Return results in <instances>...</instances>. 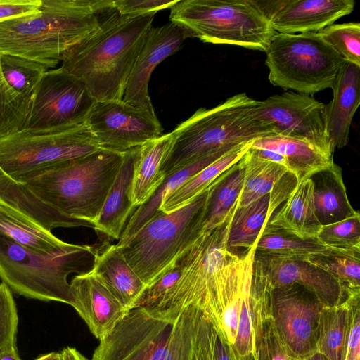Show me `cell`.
I'll return each instance as SVG.
<instances>
[{
    "label": "cell",
    "instance_id": "6da1fadb",
    "mask_svg": "<svg viewBox=\"0 0 360 360\" xmlns=\"http://www.w3.org/2000/svg\"><path fill=\"white\" fill-rule=\"evenodd\" d=\"M115 11L112 0H41L35 13L0 22V53L53 68Z\"/></svg>",
    "mask_w": 360,
    "mask_h": 360
},
{
    "label": "cell",
    "instance_id": "7a4b0ae2",
    "mask_svg": "<svg viewBox=\"0 0 360 360\" xmlns=\"http://www.w3.org/2000/svg\"><path fill=\"white\" fill-rule=\"evenodd\" d=\"M156 12L106 18L70 47L60 68L80 79L96 100H122L127 79Z\"/></svg>",
    "mask_w": 360,
    "mask_h": 360
},
{
    "label": "cell",
    "instance_id": "3957f363",
    "mask_svg": "<svg viewBox=\"0 0 360 360\" xmlns=\"http://www.w3.org/2000/svg\"><path fill=\"white\" fill-rule=\"evenodd\" d=\"M202 311L195 306L130 310L91 360H194Z\"/></svg>",
    "mask_w": 360,
    "mask_h": 360
},
{
    "label": "cell",
    "instance_id": "277c9868",
    "mask_svg": "<svg viewBox=\"0 0 360 360\" xmlns=\"http://www.w3.org/2000/svg\"><path fill=\"white\" fill-rule=\"evenodd\" d=\"M259 101L246 93L236 94L212 108L198 109L178 125L163 165L165 176L223 148L275 135L258 116Z\"/></svg>",
    "mask_w": 360,
    "mask_h": 360
},
{
    "label": "cell",
    "instance_id": "5b68a950",
    "mask_svg": "<svg viewBox=\"0 0 360 360\" xmlns=\"http://www.w3.org/2000/svg\"><path fill=\"white\" fill-rule=\"evenodd\" d=\"M123 154L101 149L56 165L23 184L59 212L94 224L117 175Z\"/></svg>",
    "mask_w": 360,
    "mask_h": 360
},
{
    "label": "cell",
    "instance_id": "8992f818",
    "mask_svg": "<svg viewBox=\"0 0 360 360\" xmlns=\"http://www.w3.org/2000/svg\"><path fill=\"white\" fill-rule=\"evenodd\" d=\"M97 252L92 246L75 244L65 251L45 255L19 245L0 231V278L19 295L71 305L68 277L92 270Z\"/></svg>",
    "mask_w": 360,
    "mask_h": 360
},
{
    "label": "cell",
    "instance_id": "52a82bcc",
    "mask_svg": "<svg viewBox=\"0 0 360 360\" xmlns=\"http://www.w3.org/2000/svg\"><path fill=\"white\" fill-rule=\"evenodd\" d=\"M208 190L176 210H160L125 242L117 244L146 287L201 235Z\"/></svg>",
    "mask_w": 360,
    "mask_h": 360
},
{
    "label": "cell",
    "instance_id": "ba28073f",
    "mask_svg": "<svg viewBox=\"0 0 360 360\" xmlns=\"http://www.w3.org/2000/svg\"><path fill=\"white\" fill-rule=\"evenodd\" d=\"M169 20L207 43L266 52L277 33L250 0H177Z\"/></svg>",
    "mask_w": 360,
    "mask_h": 360
},
{
    "label": "cell",
    "instance_id": "9c48e42d",
    "mask_svg": "<svg viewBox=\"0 0 360 360\" xmlns=\"http://www.w3.org/2000/svg\"><path fill=\"white\" fill-rule=\"evenodd\" d=\"M265 53L274 86L310 96L332 89L345 62L319 32L276 33Z\"/></svg>",
    "mask_w": 360,
    "mask_h": 360
},
{
    "label": "cell",
    "instance_id": "30bf717a",
    "mask_svg": "<svg viewBox=\"0 0 360 360\" xmlns=\"http://www.w3.org/2000/svg\"><path fill=\"white\" fill-rule=\"evenodd\" d=\"M101 149L86 124L59 131H20L0 137V167L25 184L56 165Z\"/></svg>",
    "mask_w": 360,
    "mask_h": 360
},
{
    "label": "cell",
    "instance_id": "8fae6325",
    "mask_svg": "<svg viewBox=\"0 0 360 360\" xmlns=\"http://www.w3.org/2000/svg\"><path fill=\"white\" fill-rule=\"evenodd\" d=\"M231 218L212 231L201 234L179 255L176 259L181 276L158 308L193 305L205 317L211 314L217 300L219 271L231 252L226 248Z\"/></svg>",
    "mask_w": 360,
    "mask_h": 360
},
{
    "label": "cell",
    "instance_id": "7c38bea8",
    "mask_svg": "<svg viewBox=\"0 0 360 360\" xmlns=\"http://www.w3.org/2000/svg\"><path fill=\"white\" fill-rule=\"evenodd\" d=\"M95 102L77 77L60 68L47 71L34 92L21 131L46 132L84 125Z\"/></svg>",
    "mask_w": 360,
    "mask_h": 360
},
{
    "label": "cell",
    "instance_id": "4fadbf2b",
    "mask_svg": "<svg viewBox=\"0 0 360 360\" xmlns=\"http://www.w3.org/2000/svg\"><path fill=\"white\" fill-rule=\"evenodd\" d=\"M271 285L255 255L252 269L237 286L221 316L220 334L233 360H253L257 336L271 316Z\"/></svg>",
    "mask_w": 360,
    "mask_h": 360
},
{
    "label": "cell",
    "instance_id": "5bb4252c",
    "mask_svg": "<svg viewBox=\"0 0 360 360\" xmlns=\"http://www.w3.org/2000/svg\"><path fill=\"white\" fill-rule=\"evenodd\" d=\"M86 125L102 148L119 153L139 147L163 131L155 112L122 100L96 101Z\"/></svg>",
    "mask_w": 360,
    "mask_h": 360
},
{
    "label": "cell",
    "instance_id": "9a60e30c",
    "mask_svg": "<svg viewBox=\"0 0 360 360\" xmlns=\"http://www.w3.org/2000/svg\"><path fill=\"white\" fill-rule=\"evenodd\" d=\"M325 306L302 285L272 288L271 317L292 358L300 359L317 352L319 321Z\"/></svg>",
    "mask_w": 360,
    "mask_h": 360
},
{
    "label": "cell",
    "instance_id": "2e32d148",
    "mask_svg": "<svg viewBox=\"0 0 360 360\" xmlns=\"http://www.w3.org/2000/svg\"><path fill=\"white\" fill-rule=\"evenodd\" d=\"M325 104L312 96L288 91L259 101V119L275 135L307 139L333 155L325 121Z\"/></svg>",
    "mask_w": 360,
    "mask_h": 360
},
{
    "label": "cell",
    "instance_id": "e0dca14e",
    "mask_svg": "<svg viewBox=\"0 0 360 360\" xmlns=\"http://www.w3.org/2000/svg\"><path fill=\"white\" fill-rule=\"evenodd\" d=\"M193 37L186 28L169 22L148 31L127 82L122 101L153 112L148 83L155 67L176 52L186 38Z\"/></svg>",
    "mask_w": 360,
    "mask_h": 360
},
{
    "label": "cell",
    "instance_id": "ac0fdd59",
    "mask_svg": "<svg viewBox=\"0 0 360 360\" xmlns=\"http://www.w3.org/2000/svg\"><path fill=\"white\" fill-rule=\"evenodd\" d=\"M70 285L71 306L99 340L108 335L129 311L93 270L75 276Z\"/></svg>",
    "mask_w": 360,
    "mask_h": 360
},
{
    "label": "cell",
    "instance_id": "d6986e66",
    "mask_svg": "<svg viewBox=\"0 0 360 360\" xmlns=\"http://www.w3.org/2000/svg\"><path fill=\"white\" fill-rule=\"evenodd\" d=\"M255 255L262 262L272 288L302 285L328 307L340 305L354 297L331 274L307 260Z\"/></svg>",
    "mask_w": 360,
    "mask_h": 360
},
{
    "label": "cell",
    "instance_id": "ffe728a7",
    "mask_svg": "<svg viewBox=\"0 0 360 360\" xmlns=\"http://www.w3.org/2000/svg\"><path fill=\"white\" fill-rule=\"evenodd\" d=\"M297 184L296 177L288 172L271 193L245 206H236L229 222L226 248L248 250L255 247L271 217Z\"/></svg>",
    "mask_w": 360,
    "mask_h": 360
},
{
    "label": "cell",
    "instance_id": "44dd1931",
    "mask_svg": "<svg viewBox=\"0 0 360 360\" xmlns=\"http://www.w3.org/2000/svg\"><path fill=\"white\" fill-rule=\"evenodd\" d=\"M353 0H288L270 21L277 33L319 32L350 14Z\"/></svg>",
    "mask_w": 360,
    "mask_h": 360
},
{
    "label": "cell",
    "instance_id": "7402d4cb",
    "mask_svg": "<svg viewBox=\"0 0 360 360\" xmlns=\"http://www.w3.org/2000/svg\"><path fill=\"white\" fill-rule=\"evenodd\" d=\"M333 96L325 105V121L333 149L345 147L353 116L360 103V67L345 62L332 87Z\"/></svg>",
    "mask_w": 360,
    "mask_h": 360
},
{
    "label": "cell",
    "instance_id": "603a6c76",
    "mask_svg": "<svg viewBox=\"0 0 360 360\" xmlns=\"http://www.w3.org/2000/svg\"><path fill=\"white\" fill-rule=\"evenodd\" d=\"M0 202L22 214L45 229L86 226L87 221L65 215L39 199L27 186L8 176L0 167Z\"/></svg>",
    "mask_w": 360,
    "mask_h": 360
},
{
    "label": "cell",
    "instance_id": "cb8c5ba5",
    "mask_svg": "<svg viewBox=\"0 0 360 360\" xmlns=\"http://www.w3.org/2000/svg\"><path fill=\"white\" fill-rule=\"evenodd\" d=\"M137 148L125 151L117 175L94 222V229L114 239H120L131 211L134 161Z\"/></svg>",
    "mask_w": 360,
    "mask_h": 360
},
{
    "label": "cell",
    "instance_id": "d4e9b609",
    "mask_svg": "<svg viewBox=\"0 0 360 360\" xmlns=\"http://www.w3.org/2000/svg\"><path fill=\"white\" fill-rule=\"evenodd\" d=\"M251 146L273 150L283 155L289 172L296 177L297 183L334 164L333 155L304 139L272 135L255 140Z\"/></svg>",
    "mask_w": 360,
    "mask_h": 360
},
{
    "label": "cell",
    "instance_id": "484cf974",
    "mask_svg": "<svg viewBox=\"0 0 360 360\" xmlns=\"http://www.w3.org/2000/svg\"><path fill=\"white\" fill-rule=\"evenodd\" d=\"M267 225L300 238H316L322 225L316 215L311 178L296 184Z\"/></svg>",
    "mask_w": 360,
    "mask_h": 360
},
{
    "label": "cell",
    "instance_id": "4316f807",
    "mask_svg": "<svg viewBox=\"0 0 360 360\" xmlns=\"http://www.w3.org/2000/svg\"><path fill=\"white\" fill-rule=\"evenodd\" d=\"M92 270L128 311L136 307L146 285L117 244L97 252Z\"/></svg>",
    "mask_w": 360,
    "mask_h": 360
},
{
    "label": "cell",
    "instance_id": "83f0119b",
    "mask_svg": "<svg viewBox=\"0 0 360 360\" xmlns=\"http://www.w3.org/2000/svg\"><path fill=\"white\" fill-rule=\"evenodd\" d=\"M173 139L170 132L137 148L132 184V201L135 207L146 202L165 179L162 167Z\"/></svg>",
    "mask_w": 360,
    "mask_h": 360
},
{
    "label": "cell",
    "instance_id": "f1b7e54d",
    "mask_svg": "<svg viewBox=\"0 0 360 360\" xmlns=\"http://www.w3.org/2000/svg\"><path fill=\"white\" fill-rule=\"evenodd\" d=\"M244 173V165L240 160L210 184L202 215L201 234L212 231L231 217L241 193Z\"/></svg>",
    "mask_w": 360,
    "mask_h": 360
},
{
    "label": "cell",
    "instance_id": "f546056e",
    "mask_svg": "<svg viewBox=\"0 0 360 360\" xmlns=\"http://www.w3.org/2000/svg\"><path fill=\"white\" fill-rule=\"evenodd\" d=\"M316 215L322 226L347 219L357 212L347 198L342 169L335 163L311 177Z\"/></svg>",
    "mask_w": 360,
    "mask_h": 360
},
{
    "label": "cell",
    "instance_id": "4dcf8cb0",
    "mask_svg": "<svg viewBox=\"0 0 360 360\" xmlns=\"http://www.w3.org/2000/svg\"><path fill=\"white\" fill-rule=\"evenodd\" d=\"M0 231L19 245L45 255L63 252L75 245L1 202Z\"/></svg>",
    "mask_w": 360,
    "mask_h": 360
},
{
    "label": "cell",
    "instance_id": "1f68e13d",
    "mask_svg": "<svg viewBox=\"0 0 360 360\" xmlns=\"http://www.w3.org/2000/svg\"><path fill=\"white\" fill-rule=\"evenodd\" d=\"M252 142L235 146L214 162L202 169L162 200L160 210L170 212L191 201L205 191L221 174L238 162Z\"/></svg>",
    "mask_w": 360,
    "mask_h": 360
},
{
    "label": "cell",
    "instance_id": "d6a6232c",
    "mask_svg": "<svg viewBox=\"0 0 360 360\" xmlns=\"http://www.w3.org/2000/svg\"><path fill=\"white\" fill-rule=\"evenodd\" d=\"M360 296L349 298L344 303L325 306L319 321L316 347L326 360H344L351 305Z\"/></svg>",
    "mask_w": 360,
    "mask_h": 360
},
{
    "label": "cell",
    "instance_id": "836d02e7",
    "mask_svg": "<svg viewBox=\"0 0 360 360\" xmlns=\"http://www.w3.org/2000/svg\"><path fill=\"white\" fill-rule=\"evenodd\" d=\"M254 248L257 255L302 260L329 251V248L316 238H300L268 225Z\"/></svg>",
    "mask_w": 360,
    "mask_h": 360
},
{
    "label": "cell",
    "instance_id": "e575fe53",
    "mask_svg": "<svg viewBox=\"0 0 360 360\" xmlns=\"http://www.w3.org/2000/svg\"><path fill=\"white\" fill-rule=\"evenodd\" d=\"M240 160L245 173L237 207L245 206L271 193L289 172L281 165L256 156L250 148Z\"/></svg>",
    "mask_w": 360,
    "mask_h": 360
},
{
    "label": "cell",
    "instance_id": "d590c367",
    "mask_svg": "<svg viewBox=\"0 0 360 360\" xmlns=\"http://www.w3.org/2000/svg\"><path fill=\"white\" fill-rule=\"evenodd\" d=\"M0 64L8 86L18 100L29 108L34 92L49 68L24 57L2 53Z\"/></svg>",
    "mask_w": 360,
    "mask_h": 360
},
{
    "label": "cell",
    "instance_id": "8d00e7d4",
    "mask_svg": "<svg viewBox=\"0 0 360 360\" xmlns=\"http://www.w3.org/2000/svg\"><path fill=\"white\" fill-rule=\"evenodd\" d=\"M307 261L331 274L351 297L360 296V249L329 248Z\"/></svg>",
    "mask_w": 360,
    "mask_h": 360
},
{
    "label": "cell",
    "instance_id": "74e56055",
    "mask_svg": "<svg viewBox=\"0 0 360 360\" xmlns=\"http://www.w3.org/2000/svg\"><path fill=\"white\" fill-rule=\"evenodd\" d=\"M346 61L360 67V24H333L319 32Z\"/></svg>",
    "mask_w": 360,
    "mask_h": 360
},
{
    "label": "cell",
    "instance_id": "f35d334b",
    "mask_svg": "<svg viewBox=\"0 0 360 360\" xmlns=\"http://www.w3.org/2000/svg\"><path fill=\"white\" fill-rule=\"evenodd\" d=\"M316 238L323 245L337 249H360V215L322 226Z\"/></svg>",
    "mask_w": 360,
    "mask_h": 360
},
{
    "label": "cell",
    "instance_id": "ab89813d",
    "mask_svg": "<svg viewBox=\"0 0 360 360\" xmlns=\"http://www.w3.org/2000/svg\"><path fill=\"white\" fill-rule=\"evenodd\" d=\"M194 360H233L227 342L202 312L195 339Z\"/></svg>",
    "mask_w": 360,
    "mask_h": 360
},
{
    "label": "cell",
    "instance_id": "60d3db41",
    "mask_svg": "<svg viewBox=\"0 0 360 360\" xmlns=\"http://www.w3.org/2000/svg\"><path fill=\"white\" fill-rule=\"evenodd\" d=\"M28 109L8 86L0 64V137L21 131Z\"/></svg>",
    "mask_w": 360,
    "mask_h": 360
},
{
    "label": "cell",
    "instance_id": "b9f144b4",
    "mask_svg": "<svg viewBox=\"0 0 360 360\" xmlns=\"http://www.w3.org/2000/svg\"><path fill=\"white\" fill-rule=\"evenodd\" d=\"M18 316L11 289L0 283V352L17 349Z\"/></svg>",
    "mask_w": 360,
    "mask_h": 360
},
{
    "label": "cell",
    "instance_id": "7bdbcfd3",
    "mask_svg": "<svg viewBox=\"0 0 360 360\" xmlns=\"http://www.w3.org/2000/svg\"><path fill=\"white\" fill-rule=\"evenodd\" d=\"M292 356L270 316L264 323L257 336L253 360H290Z\"/></svg>",
    "mask_w": 360,
    "mask_h": 360
},
{
    "label": "cell",
    "instance_id": "ee69618b",
    "mask_svg": "<svg viewBox=\"0 0 360 360\" xmlns=\"http://www.w3.org/2000/svg\"><path fill=\"white\" fill-rule=\"evenodd\" d=\"M176 259L162 275L146 288L135 308H158L160 307L181 276V268Z\"/></svg>",
    "mask_w": 360,
    "mask_h": 360
},
{
    "label": "cell",
    "instance_id": "f6af8a7d",
    "mask_svg": "<svg viewBox=\"0 0 360 360\" xmlns=\"http://www.w3.org/2000/svg\"><path fill=\"white\" fill-rule=\"evenodd\" d=\"M177 0H116L112 1L115 9L125 15H139L170 8Z\"/></svg>",
    "mask_w": 360,
    "mask_h": 360
},
{
    "label": "cell",
    "instance_id": "bcb514c9",
    "mask_svg": "<svg viewBox=\"0 0 360 360\" xmlns=\"http://www.w3.org/2000/svg\"><path fill=\"white\" fill-rule=\"evenodd\" d=\"M344 360H360L359 299L354 301L351 305L349 326Z\"/></svg>",
    "mask_w": 360,
    "mask_h": 360
},
{
    "label": "cell",
    "instance_id": "7dc6e473",
    "mask_svg": "<svg viewBox=\"0 0 360 360\" xmlns=\"http://www.w3.org/2000/svg\"><path fill=\"white\" fill-rule=\"evenodd\" d=\"M41 0H0V22L35 13Z\"/></svg>",
    "mask_w": 360,
    "mask_h": 360
},
{
    "label": "cell",
    "instance_id": "c3c4849f",
    "mask_svg": "<svg viewBox=\"0 0 360 360\" xmlns=\"http://www.w3.org/2000/svg\"><path fill=\"white\" fill-rule=\"evenodd\" d=\"M251 4L270 22L288 0H250Z\"/></svg>",
    "mask_w": 360,
    "mask_h": 360
},
{
    "label": "cell",
    "instance_id": "681fc988",
    "mask_svg": "<svg viewBox=\"0 0 360 360\" xmlns=\"http://www.w3.org/2000/svg\"><path fill=\"white\" fill-rule=\"evenodd\" d=\"M250 150L256 156L283 165L288 169L285 158L281 154L270 150L250 147Z\"/></svg>",
    "mask_w": 360,
    "mask_h": 360
},
{
    "label": "cell",
    "instance_id": "f907efd6",
    "mask_svg": "<svg viewBox=\"0 0 360 360\" xmlns=\"http://www.w3.org/2000/svg\"><path fill=\"white\" fill-rule=\"evenodd\" d=\"M60 353L62 360H88L75 347H65Z\"/></svg>",
    "mask_w": 360,
    "mask_h": 360
},
{
    "label": "cell",
    "instance_id": "816d5d0a",
    "mask_svg": "<svg viewBox=\"0 0 360 360\" xmlns=\"http://www.w3.org/2000/svg\"><path fill=\"white\" fill-rule=\"evenodd\" d=\"M0 360H21L17 349L5 350L0 352Z\"/></svg>",
    "mask_w": 360,
    "mask_h": 360
},
{
    "label": "cell",
    "instance_id": "f5cc1de1",
    "mask_svg": "<svg viewBox=\"0 0 360 360\" xmlns=\"http://www.w3.org/2000/svg\"><path fill=\"white\" fill-rule=\"evenodd\" d=\"M35 360H62L60 352H52L39 356Z\"/></svg>",
    "mask_w": 360,
    "mask_h": 360
},
{
    "label": "cell",
    "instance_id": "db71d44e",
    "mask_svg": "<svg viewBox=\"0 0 360 360\" xmlns=\"http://www.w3.org/2000/svg\"><path fill=\"white\" fill-rule=\"evenodd\" d=\"M295 360H326V359L319 352H316L309 356L304 358Z\"/></svg>",
    "mask_w": 360,
    "mask_h": 360
},
{
    "label": "cell",
    "instance_id": "11a10c76",
    "mask_svg": "<svg viewBox=\"0 0 360 360\" xmlns=\"http://www.w3.org/2000/svg\"><path fill=\"white\" fill-rule=\"evenodd\" d=\"M290 360H295V359H294V358H292V357Z\"/></svg>",
    "mask_w": 360,
    "mask_h": 360
}]
</instances>
